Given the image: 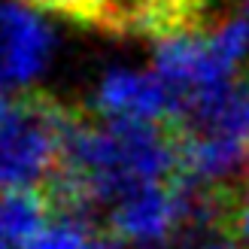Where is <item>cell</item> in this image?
<instances>
[{
  "mask_svg": "<svg viewBox=\"0 0 249 249\" xmlns=\"http://www.w3.org/2000/svg\"><path fill=\"white\" fill-rule=\"evenodd\" d=\"M79 116L82 109L52 94L21 91L0 122V192L40 185Z\"/></svg>",
  "mask_w": 249,
  "mask_h": 249,
  "instance_id": "1",
  "label": "cell"
},
{
  "mask_svg": "<svg viewBox=\"0 0 249 249\" xmlns=\"http://www.w3.org/2000/svg\"><path fill=\"white\" fill-rule=\"evenodd\" d=\"M189 179L149 185L124 197L109 213L107 234L122 243H158L189 216Z\"/></svg>",
  "mask_w": 249,
  "mask_h": 249,
  "instance_id": "2",
  "label": "cell"
},
{
  "mask_svg": "<svg viewBox=\"0 0 249 249\" xmlns=\"http://www.w3.org/2000/svg\"><path fill=\"white\" fill-rule=\"evenodd\" d=\"M94 107L104 119H177L182 116V89L167 82L158 73H109L101 82V91L94 97Z\"/></svg>",
  "mask_w": 249,
  "mask_h": 249,
  "instance_id": "3",
  "label": "cell"
},
{
  "mask_svg": "<svg viewBox=\"0 0 249 249\" xmlns=\"http://www.w3.org/2000/svg\"><path fill=\"white\" fill-rule=\"evenodd\" d=\"M52 49V31L21 3H0V85L31 82Z\"/></svg>",
  "mask_w": 249,
  "mask_h": 249,
  "instance_id": "4",
  "label": "cell"
},
{
  "mask_svg": "<svg viewBox=\"0 0 249 249\" xmlns=\"http://www.w3.org/2000/svg\"><path fill=\"white\" fill-rule=\"evenodd\" d=\"M131 31L152 40L197 36L210 18V0H131Z\"/></svg>",
  "mask_w": 249,
  "mask_h": 249,
  "instance_id": "5",
  "label": "cell"
},
{
  "mask_svg": "<svg viewBox=\"0 0 249 249\" xmlns=\"http://www.w3.org/2000/svg\"><path fill=\"white\" fill-rule=\"evenodd\" d=\"M46 225H52V210L36 185L0 192V237L6 243L24 249Z\"/></svg>",
  "mask_w": 249,
  "mask_h": 249,
  "instance_id": "6",
  "label": "cell"
},
{
  "mask_svg": "<svg viewBox=\"0 0 249 249\" xmlns=\"http://www.w3.org/2000/svg\"><path fill=\"white\" fill-rule=\"evenodd\" d=\"M34 9L52 12L73 24H85V28H101L109 34H128L131 31V16L128 6L119 0H24Z\"/></svg>",
  "mask_w": 249,
  "mask_h": 249,
  "instance_id": "7",
  "label": "cell"
},
{
  "mask_svg": "<svg viewBox=\"0 0 249 249\" xmlns=\"http://www.w3.org/2000/svg\"><path fill=\"white\" fill-rule=\"evenodd\" d=\"M24 249H97V240L85 222H52Z\"/></svg>",
  "mask_w": 249,
  "mask_h": 249,
  "instance_id": "8",
  "label": "cell"
},
{
  "mask_svg": "<svg viewBox=\"0 0 249 249\" xmlns=\"http://www.w3.org/2000/svg\"><path fill=\"white\" fill-rule=\"evenodd\" d=\"M237 240L249 243V173H246V189H243V204H240V219H237Z\"/></svg>",
  "mask_w": 249,
  "mask_h": 249,
  "instance_id": "9",
  "label": "cell"
},
{
  "mask_svg": "<svg viewBox=\"0 0 249 249\" xmlns=\"http://www.w3.org/2000/svg\"><path fill=\"white\" fill-rule=\"evenodd\" d=\"M9 104H12V101H9V97L3 94V85H0V122L6 119V113H9Z\"/></svg>",
  "mask_w": 249,
  "mask_h": 249,
  "instance_id": "10",
  "label": "cell"
},
{
  "mask_svg": "<svg viewBox=\"0 0 249 249\" xmlns=\"http://www.w3.org/2000/svg\"><path fill=\"white\" fill-rule=\"evenodd\" d=\"M0 249H18V246H12V243H6L3 237H0Z\"/></svg>",
  "mask_w": 249,
  "mask_h": 249,
  "instance_id": "11",
  "label": "cell"
}]
</instances>
